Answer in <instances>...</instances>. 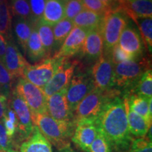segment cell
Instances as JSON below:
<instances>
[{"mask_svg":"<svg viewBox=\"0 0 152 152\" xmlns=\"http://www.w3.org/2000/svg\"><path fill=\"white\" fill-rule=\"evenodd\" d=\"M149 68V61L141 56L114 64V85L117 87L131 86Z\"/></svg>","mask_w":152,"mask_h":152,"instance_id":"277c9868","label":"cell"},{"mask_svg":"<svg viewBox=\"0 0 152 152\" xmlns=\"http://www.w3.org/2000/svg\"><path fill=\"white\" fill-rule=\"evenodd\" d=\"M118 45L123 51L135 58L142 56L143 53V42L141 36L137 29L130 22L121 33Z\"/></svg>","mask_w":152,"mask_h":152,"instance_id":"2e32d148","label":"cell"},{"mask_svg":"<svg viewBox=\"0 0 152 152\" xmlns=\"http://www.w3.org/2000/svg\"><path fill=\"white\" fill-rule=\"evenodd\" d=\"M125 104H126L127 119H128V125L129 131L132 136L137 138L144 137L147 136L149 129L151 127V123H149L143 117L133 112L129 109L127 99L125 96Z\"/></svg>","mask_w":152,"mask_h":152,"instance_id":"ffe728a7","label":"cell"},{"mask_svg":"<svg viewBox=\"0 0 152 152\" xmlns=\"http://www.w3.org/2000/svg\"><path fill=\"white\" fill-rule=\"evenodd\" d=\"M94 88L92 75L80 73L73 75L66 91V99L73 115L74 110L82 99Z\"/></svg>","mask_w":152,"mask_h":152,"instance_id":"9c48e42d","label":"cell"},{"mask_svg":"<svg viewBox=\"0 0 152 152\" xmlns=\"http://www.w3.org/2000/svg\"><path fill=\"white\" fill-rule=\"evenodd\" d=\"M8 106V98L0 92V121H2Z\"/></svg>","mask_w":152,"mask_h":152,"instance_id":"60d3db41","label":"cell"},{"mask_svg":"<svg viewBox=\"0 0 152 152\" xmlns=\"http://www.w3.org/2000/svg\"><path fill=\"white\" fill-rule=\"evenodd\" d=\"M31 11L33 23H35L42 17L46 0H28Z\"/></svg>","mask_w":152,"mask_h":152,"instance_id":"d590c367","label":"cell"},{"mask_svg":"<svg viewBox=\"0 0 152 152\" xmlns=\"http://www.w3.org/2000/svg\"><path fill=\"white\" fill-rule=\"evenodd\" d=\"M128 22V16L121 10L104 15L99 29L103 39L105 54H109L111 49L118 43L121 34Z\"/></svg>","mask_w":152,"mask_h":152,"instance_id":"3957f363","label":"cell"},{"mask_svg":"<svg viewBox=\"0 0 152 152\" xmlns=\"http://www.w3.org/2000/svg\"><path fill=\"white\" fill-rule=\"evenodd\" d=\"M64 1V0H46L41 20L53 26L65 18Z\"/></svg>","mask_w":152,"mask_h":152,"instance_id":"44dd1931","label":"cell"},{"mask_svg":"<svg viewBox=\"0 0 152 152\" xmlns=\"http://www.w3.org/2000/svg\"><path fill=\"white\" fill-rule=\"evenodd\" d=\"M3 64L14 78L22 77L24 70L29 64L19 51L11 36L7 40V48Z\"/></svg>","mask_w":152,"mask_h":152,"instance_id":"5bb4252c","label":"cell"},{"mask_svg":"<svg viewBox=\"0 0 152 152\" xmlns=\"http://www.w3.org/2000/svg\"><path fill=\"white\" fill-rule=\"evenodd\" d=\"M141 33L142 39L147 49L151 52L152 48V18L137 17L134 19Z\"/></svg>","mask_w":152,"mask_h":152,"instance_id":"f1b7e54d","label":"cell"},{"mask_svg":"<svg viewBox=\"0 0 152 152\" xmlns=\"http://www.w3.org/2000/svg\"><path fill=\"white\" fill-rule=\"evenodd\" d=\"M25 54H26L28 58L33 62L41 61L42 60L48 58L39 39L35 24H33V30L26 45Z\"/></svg>","mask_w":152,"mask_h":152,"instance_id":"7402d4cb","label":"cell"},{"mask_svg":"<svg viewBox=\"0 0 152 152\" xmlns=\"http://www.w3.org/2000/svg\"><path fill=\"white\" fill-rule=\"evenodd\" d=\"M33 27V23L29 20L19 17H15L14 21V34L24 53L26 52V45L31 35Z\"/></svg>","mask_w":152,"mask_h":152,"instance_id":"d4e9b609","label":"cell"},{"mask_svg":"<svg viewBox=\"0 0 152 152\" xmlns=\"http://www.w3.org/2000/svg\"><path fill=\"white\" fill-rule=\"evenodd\" d=\"M127 99V103L129 109L133 112L143 117L149 123H151L152 115L149 113V102L151 98H147L143 96L137 94H131L130 97L125 96Z\"/></svg>","mask_w":152,"mask_h":152,"instance_id":"cb8c5ba5","label":"cell"},{"mask_svg":"<svg viewBox=\"0 0 152 152\" xmlns=\"http://www.w3.org/2000/svg\"><path fill=\"white\" fill-rule=\"evenodd\" d=\"M0 149L6 152H14L12 142L7 135L2 121H0Z\"/></svg>","mask_w":152,"mask_h":152,"instance_id":"ab89813d","label":"cell"},{"mask_svg":"<svg viewBox=\"0 0 152 152\" xmlns=\"http://www.w3.org/2000/svg\"><path fill=\"white\" fill-rule=\"evenodd\" d=\"M64 1H65V0H64Z\"/></svg>","mask_w":152,"mask_h":152,"instance_id":"c3c4849f","label":"cell"},{"mask_svg":"<svg viewBox=\"0 0 152 152\" xmlns=\"http://www.w3.org/2000/svg\"><path fill=\"white\" fill-rule=\"evenodd\" d=\"M6 48H7V39L3 35L0 34V61L2 64L4 58Z\"/></svg>","mask_w":152,"mask_h":152,"instance_id":"7bdbcfd3","label":"cell"},{"mask_svg":"<svg viewBox=\"0 0 152 152\" xmlns=\"http://www.w3.org/2000/svg\"><path fill=\"white\" fill-rule=\"evenodd\" d=\"M132 1V0H119V3H120V1Z\"/></svg>","mask_w":152,"mask_h":152,"instance_id":"f6af8a7d","label":"cell"},{"mask_svg":"<svg viewBox=\"0 0 152 152\" xmlns=\"http://www.w3.org/2000/svg\"><path fill=\"white\" fill-rule=\"evenodd\" d=\"M9 8L15 17L24 18L33 23L31 11L28 0H11Z\"/></svg>","mask_w":152,"mask_h":152,"instance_id":"4dcf8cb0","label":"cell"},{"mask_svg":"<svg viewBox=\"0 0 152 152\" xmlns=\"http://www.w3.org/2000/svg\"><path fill=\"white\" fill-rule=\"evenodd\" d=\"M58 151L59 152H76L73 148L71 147V144H70L69 142H66L62 144L61 146L58 147Z\"/></svg>","mask_w":152,"mask_h":152,"instance_id":"ee69618b","label":"cell"},{"mask_svg":"<svg viewBox=\"0 0 152 152\" xmlns=\"http://www.w3.org/2000/svg\"><path fill=\"white\" fill-rule=\"evenodd\" d=\"M80 1H81V0H80Z\"/></svg>","mask_w":152,"mask_h":152,"instance_id":"681fc988","label":"cell"},{"mask_svg":"<svg viewBox=\"0 0 152 152\" xmlns=\"http://www.w3.org/2000/svg\"><path fill=\"white\" fill-rule=\"evenodd\" d=\"M123 152H152L151 140L147 136L133 139L128 149Z\"/></svg>","mask_w":152,"mask_h":152,"instance_id":"836d02e7","label":"cell"},{"mask_svg":"<svg viewBox=\"0 0 152 152\" xmlns=\"http://www.w3.org/2000/svg\"><path fill=\"white\" fill-rule=\"evenodd\" d=\"M8 103L16 113L18 121L17 132H18L19 137L20 140H26L32 134L34 128L31 111L15 89L11 91Z\"/></svg>","mask_w":152,"mask_h":152,"instance_id":"52a82bcc","label":"cell"},{"mask_svg":"<svg viewBox=\"0 0 152 152\" xmlns=\"http://www.w3.org/2000/svg\"><path fill=\"white\" fill-rule=\"evenodd\" d=\"M76 65V62L67 63L66 62V59L63 61L52 78L42 89L47 97L60 92L68 87L74 75Z\"/></svg>","mask_w":152,"mask_h":152,"instance_id":"7c38bea8","label":"cell"},{"mask_svg":"<svg viewBox=\"0 0 152 152\" xmlns=\"http://www.w3.org/2000/svg\"><path fill=\"white\" fill-rule=\"evenodd\" d=\"M66 58H46L41 61L28 66L24 70L22 77L42 89L52 78L63 61Z\"/></svg>","mask_w":152,"mask_h":152,"instance_id":"5b68a950","label":"cell"},{"mask_svg":"<svg viewBox=\"0 0 152 152\" xmlns=\"http://www.w3.org/2000/svg\"><path fill=\"white\" fill-rule=\"evenodd\" d=\"M7 1V0H0V2H1V1Z\"/></svg>","mask_w":152,"mask_h":152,"instance_id":"7dc6e473","label":"cell"},{"mask_svg":"<svg viewBox=\"0 0 152 152\" xmlns=\"http://www.w3.org/2000/svg\"><path fill=\"white\" fill-rule=\"evenodd\" d=\"M95 89L102 92L111 90L114 85V64L111 55L104 54L96 61L93 66L92 73Z\"/></svg>","mask_w":152,"mask_h":152,"instance_id":"30bf717a","label":"cell"},{"mask_svg":"<svg viewBox=\"0 0 152 152\" xmlns=\"http://www.w3.org/2000/svg\"><path fill=\"white\" fill-rule=\"evenodd\" d=\"M110 11H116L119 8V0H100Z\"/></svg>","mask_w":152,"mask_h":152,"instance_id":"b9f144b4","label":"cell"},{"mask_svg":"<svg viewBox=\"0 0 152 152\" xmlns=\"http://www.w3.org/2000/svg\"><path fill=\"white\" fill-rule=\"evenodd\" d=\"M111 91L112 90L102 92L95 88L93 89L75 107L73 112L74 122L76 123L83 118H93L97 116Z\"/></svg>","mask_w":152,"mask_h":152,"instance_id":"ba28073f","label":"cell"},{"mask_svg":"<svg viewBox=\"0 0 152 152\" xmlns=\"http://www.w3.org/2000/svg\"><path fill=\"white\" fill-rule=\"evenodd\" d=\"M15 90L27 104L32 115L47 113V96L41 88L19 77Z\"/></svg>","mask_w":152,"mask_h":152,"instance_id":"8992f818","label":"cell"},{"mask_svg":"<svg viewBox=\"0 0 152 152\" xmlns=\"http://www.w3.org/2000/svg\"><path fill=\"white\" fill-rule=\"evenodd\" d=\"M34 24H35L42 45L48 56L54 49L55 45L52 26L44 23L41 19Z\"/></svg>","mask_w":152,"mask_h":152,"instance_id":"484cf974","label":"cell"},{"mask_svg":"<svg viewBox=\"0 0 152 152\" xmlns=\"http://www.w3.org/2000/svg\"><path fill=\"white\" fill-rule=\"evenodd\" d=\"M95 122L111 149L123 152L128 149L133 137L128 128L126 104L116 90H112L106 98Z\"/></svg>","mask_w":152,"mask_h":152,"instance_id":"6da1fadb","label":"cell"},{"mask_svg":"<svg viewBox=\"0 0 152 152\" xmlns=\"http://www.w3.org/2000/svg\"><path fill=\"white\" fill-rule=\"evenodd\" d=\"M81 1L85 9L93 11L98 14L104 16L108 13L111 12L100 0H81Z\"/></svg>","mask_w":152,"mask_h":152,"instance_id":"8d00e7d4","label":"cell"},{"mask_svg":"<svg viewBox=\"0 0 152 152\" xmlns=\"http://www.w3.org/2000/svg\"><path fill=\"white\" fill-rule=\"evenodd\" d=\"M14 77L7 71L4 65L0 61V92L9 97L14 83Z\"/></svg>","mask_w":152,"mask_h":152,"instance_id":"d6a6232c","label":"cell"},{"mask_svg":"<svg viewBox=\"0 0 152 152\" xmlns=\"http://www.w3.org/2000/svg\"><path fill=\"white\" fill-rule=\"evenodd\" d=\"M0 152H6V151H3V150H1V149H0ZM14 152H18V151H15Z\"/></svg>","mask_w":152,"mask_h":152,"instance_id":"bcb514c9","label":"cell"},{"mask_svg":"<svg viewBox=\"0 0 152 152\" xmlns=\"http://www.w3.org/2000/svg\"><path fill=\"white\" fill-rule=\"evenodd\" d=\"M81 51L90 60H98L104 54L103 39L99 28L89 30Z\"/></svg>","mask_w":152,"mask_h":152,"instance_id":"ac0fdd59","label":"cell"},{"mask_svg":"<svg viewBox=\"0 0 152 152\" xmlns=\"http://www.w3.org/2000/svg\"><path fill=\"white\" fill-rule=\"evenodd\" d=\"M118 10L123 11L128 17L134 20L137 17L151 18L152 2L151 0H132L120 1Z\"/></svg>","mask_w":152,"mask_h":152,"instance_id":"e0dca14e","label":"cell"},{"mask_svg":"<svg viewBox=\"0 0 152 152\" xmlns=\"http://www.w3.org/2000/svg\"><path fill=\"white\" fill-rule=\"evenodd\" d=\"M33 125L37 127L47 140L58 148L62 144L68 142L75 128V123L58 121L48 113L32 115Z\"/></svg>","mask_w":152,"mask_h":152,"instance_id":"7a4b0ae2","label":"cell"},{"mask_svg":"<svg viewBox=\"0 0 152 152\" xmlns=\"http://www.w3.org/2000/svg\"><path fill=\"white\" fill-rule=\"evenodd\" d=\"M89 30L84 28L74 27L63 42L54 58H67L80 52L84 45Z\"/></svg>","mask_w":152,"mask_h":152,"instance_id":"9a60e30c","label":"cell"},{"mask_svg":"<svg viewBox=\"0 0 152 152\" xmlns=\"http://www.w3.org/2000/svg\"><path fill=\"white\" fill-rule=\"evenodd\" d=\"M18 152H53L51 143L34 125L33 132L20 146Z\"/></svg>","mask_w":152,"mask_h":152,"instance_id":"d6986e66","label":"cell"},{"mask_svg":"<svg viewBox=\"0 0 152 152\" xmlns=\"http://www.w3.org/2000/svg\"><path fill=\"white\" fill-rule=\"evenodd\" d=\"M110 55H111V60L113 64H119V63L137 58L135 57L132 56V55L125 52V51H123L118 44L111 49V52H110Z\"/></svg>","mask_w":152,"mask_h":152,"instance_id":"f35d334b","label":"cell"},{"mask_svg":"<svg viewBox=\"0 0 152 152\" xmlns=\"http://www.w3.org/2000/svg\"><path fill=\"white\" fill-rule=\"evenodd\" d=\"M2 122L7 135H8L9 139L12 140L17 132L18 121H17L16 113L9 105V103L5 115L2 119Z\"/></svg>","mask_w":152,"mask_h":152,"instance_id":"1f68e13d","label":"cell"},{"mask_svg":"<svg viewBox=\"0 0 152 152\" xmlns=\"http://www.w3.org/2000/svg\"><path fill=\"white\" fill-rule=\"evenodd\" d=\"M11 26V15L7 1L0 2V34L9 37Z\"/></svg>","mask_w":152,"mask_h":152,"instance_id":"f546056e","label":"cell"},{"mask_svg":"<svg viewBox=\"0 0 152 152\" xmlns=\"http://www.w3.org/2000/svg\"><path fill=\"white\" fill-rule=\"evenodd\" d=\"M65 18L73 20V18L85 9L80 0H65Z\"/></svg>","mask_w":152,"mask_h":152,"instance_id":"e575fe53","label":"cell"},{"mask_svg":"<svg viewBox=\"0 0 152 152\" xmlns=\"http://www.w3.org/2000/svg\"><path fill=\"white\" fill-rule=\"evenodd\" d=\"M98 132L95 118H83L75 123L71 140L81 150L89 152L91 144L95 140Z\"/></svg>","mask_w":152,"mask_h":152,"instance_id":"8fae6325","label":"cell"},{"mask_svg":"<svg viewBox=\"0 0 152 152\" xmlns=\"http://www.w3.org/2000/svg\"><path fill=\"white\" fill-rule=\"evenodd\" d=\"M132 94L143 96L147 98L152 96V72L149 68L131 85Z\"/></svg>","mask_w":152,"mask_h":152,"instance_id":"4316f807","label":"cell"},{"mask_svg":"<svg viewBox=\"0 0 152 152\" xmlns=\"http://www.w3.org/2000/svg\"><path fill=\"white\" fill-rule=\"evenodd\" d=\"M89 152H112V149L106 138L99 132L91 144Z\"/></svg>","mask_w":152,"mask_h":152,"instance_id":"74e56055","label":"cell"},{"mask_svg":"<svg viewBox=\"0 0 152 152\" xmlns=\"http://www.w3.org/2000/svg\"><path fill=\"white\" fill-rule=\"evenodd\" d=\"M66 91L67 87L47 97V113L58 121L75 123L73 113L68 105Z\"/></svg>","mask_w":152,"mask_h":152,"instance_id":"4fadbf2b","label":"cell"},{"mask_svg":"<svg viewBox=\"0 0 152 152\" xmlns=\"http://www.w3.org/2000/svg\"><path fill=\"white\" fill-rule=\"evenodd\" d=\"M104 16L85 9L73 18L74 27L84 28L87 30L99 28Z\"/></svg>","mask_w":152,"mask_h":152,"instance_id":"603a6c76","label":"cell"},{"mask_svg":"<svg viewBox=\"0 0 152 152\" xmlns=\"http://www.w3.org/2000/svg\"><path fill=\"white\" fill-rule=\"evenodd\" d=\"M73 28V20L66 18H63L59 22L52 26L55 43L54 48H58L61 46L63 42Z\"/></svg>","mask_w":152,"mask_h":152,"instance_id":"83f0119b","label":"cell"}]
</instances>
